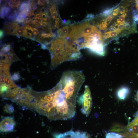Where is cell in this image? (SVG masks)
I'll use <instances>...</instances> for the list:
<instances>
[{
  "mask_svg": "<svg viewBox=\"0 0 138 138\" xmlns=\"http://www.w3.org/2000/svg\"><path fill=\"white\" fill-rule=\"evenodd\" d=\"M70 21H67L66 25L59 28L57 31V35L59 38L69 39L73 32L74 24H70Z\"/></svg>",
  "mask_w": 138,
  "mask_h": 138,
  "instance_id": "cell-5",
  "label": "cell"
},
{
  "mask_svg": "<svg viewBox=\"0 0 138 138\" xmlns=\"http://www.w3.org/2000/svg\"><path fill=\"white\" fill-rule=\"evenodd\" d=\"M40 5H45L46 3V1L45 0H40Z\"/></svg>",
  "mask_w": 138,
  "mask_h": 138,
  "instance_id": "cell-31",
  "label": "cell"
},
{
  "mask_svg": "<svg viewBox=\"0 0 138 138\" xmlns=\"http://www.w3.org/2000/svg\"><path fill=\"white\" fill-rule=\"evenodd\" d=\"M11 7L4 6L1 7L0 10V17L1 18H4L5 16L7 15L11 10Z\"/></svg>",
  "mask_w": 138,
  "mask_h": 138,
  "instance_id": "cell-12",
  "label": "cell"
},
{
  "mask_svg": "<svg viewBox=\"0 0 138 138\" xmlns=\"http://www.w3.org/2000/svg\"><path fill=\"white\" fill-rule=\"evenodd\" d=\"M79 100L82 105V113L86 116H88L91 110L92 101L90 90L88 85L85 86L83 94Z\"/></svg>",
  "mask_w": 138,
  "mask_h": 138,
  "instance_id": "cell-4",
  "label": "cell"
},
{
  "mask_svg": "<svg viewBox=\"0 0 138 138\" xmlns=\"http://www.w3.org/2000/svg\"><path fill=\"white\" fill-rule=\"evenodd\" d=\"M6 77L3 74H0V85L4 84Z\"/></svg>",
  "mask_w": 138,
  "mask_h": 138,
  "instance_id": "cell-26",
  "label": "cell"
},
{
  "mask_svg": "<svg viewBox=\"0 0 138 138\" xmlns=\"http://www.w3.org/2000/svg\"><path fill=\"white\" fill-rule=\"evenodd\" d=\"M27 16L26 15H24L20 12L18 13L17 16L15 19V21L19 23L24 22L27 18Z\"/></svg>",
  "mask_w": 138,
  "mask_h": 138,
  "instance_id": "cell-14",
  "label": "cell"
},
{
  "mask_svg": "<svg viewBox=\"0 0 138 138\" xmlns=\"http://www.w3.org/2000/svg\"><path fill=\"white\" fill-rule=\"evenodd\" d=\"M41 14L39 13L36 15L33 20L30 23L33 24L38 26H42L43 25L44 21L42 19L41 17Z\"/></svg>",
  "mask_w": 138,
  "mask_h": 138,
  "instance_id": "cell-10",
  "label": "cell"
},
{
  "mask_svg": "<svg viewBox=\"0 0 138 138\" xmlns=\"http://www.w3.org/2000/svg\"><path fill=\"white\" fill-rule=\"evenodd\" d=\"M30 30L31 31L32 34L34 36H37L39 34V31L36 28L32 27Z\"/></svg>",
  "mask_w": 138,
  "mask_h": 138,
  "instance_id": "cell-25",
  "label": "cell"
},
{
  "mask_svg": "<svg viewBox=\"0 0 138 138\" xmlns=\"http://www.w3.org/2000/svg\"><path fill=\"white\" fill-rule=\"evenodd\" d=\"M45 91L32 110L51 120L71 119L76 112V105L68 101L58 83Z\"/></svg>",
  "mask_w": 138,
  "mask_h": 138,
  "instance_id": "cell-1",
  "label": "cell"
},
{
  "mask_svg": "<svg viewBox=\"0 0 138 138\" xmlns=\"http://www.w3.org/2000/svg\"><path fill=\"white\" fill-rule=\"evenodd\" d=\"M20 27L16 22H9L7 21L4 24L3 29L6 34L15 35L16 30Z\"/></svg>",
  "mask_w": 138,
  "mask_h": 138,
  "instance_id": "cell-7",
  "label": "cell"
},
{
  "mask_svg": "<svg viewBox=\"0 0 138 138\" xmlns=\"http://www.w3.org/2000/svg\"><path fill=\"white\" fill-rule=\"evenodd\" d=\"M15 125V122L13 117H5L0 122V131L3 132L12 131L13 130Z\"/></svg>",
  "mask_w": 138,
  "mask_h": 138,
  "instance_id": "cell-6",
  "label": "cell"
},
{
  "mask_svg": "<svg viewBox=\"0 0 138 138\" xmlns=\"http://www.w3.org/2000/svg\"><path fill=\"white\" fill-rule=\"evenodd\" d=\"M107 21V20H106V21L102 22L98 25L100 29L103 30L106 29L108 25Z\"/></svg>",
  "mask_w": 138,
  "mask_h": 138,
  "instance_id": "cell-21",
  "label": "cell"
},
{
  "mask_svg": "<svg viewBox=\"0 0 138 138\" xmlns=\"http://www.w3.org/2000/svg\"><path fill=\"white\" fill-rule=\"evenodd\" d=\"M133 11V21L136 23L138 22V13H137L136 11L134 10Z\"/></svg>",
  "mask_w": 138,
  "mask_h": 138,
  "instance_id": "cell-24",
  "label": "cell"
},
{
  "mask_svg": "<svg viewBox=\"0 0 138 138\" xmlns=\"http://www.w3.org/2000/svg\"><path fill=\"white\" fill-rule=\"evenodd\" d=\"M4 109L6 112L10 114L13 112L14 108L12 105L6 104L4 107Z\"/></svg>",
  "mask_w": 138,
  "mask_h": 138,
  "instance_id": "cell-16",
  "label": "cell"
},
{
  "mask_svg": "<svg viewBox=\"0 0 138 138\" xmlns=\"http://www.w3.org/2000/svg\"><path fill=\"white\" fill-rule=\"evenodd\" d=\"M64 138H82V133L79 131L71 130L63 135Z\"/></svg>",
  "mask_w": 138,
  "mask_h": 138,
  "instance_id": "cell-9",
  "label": "cell"
},
{
  "mask_svg": "<svg viewBox=\"0 0 138 138\" xmlns=\"http://www.w3.org/2000/svg\"><path fill=\"white\" fill-rule=\"evenodd\" d=\"M4 84L8 86V89L14 88L17 87L12 80L10 76L6 77Z\"/></svg>",
  "mask_w": 138,
  "mask_h": 138,
  "instance_id": "cell-13",
  "label": "cell"
},
{
  "mask_svg": "<svg viewBox=\"0 0 138 138\" xmlns=\"http://www.w3.org/2000/svg\"><path fill=\"white\" fill-rule=\"evenodd\" d=\"M41 48L45 50V49H47V48L46 47V46L43 44H41Z\"/></svg>",
  "mask_w": 138,
  "mask_h": 138,
  "instance_id": "cell-33",
  "label": "cell"
},
{
  "mask_svg": "<svg viewBox=\"0 0 138 138\" xmlns=\"http://www.w3.org/2000/svg\"><path fill=\"white\" fill-rule=\"evenodd\" d=\"M129 92V90L128 88L122 87L118 90L117 93V95L119 99L124 100L128 95Z\"/></svg>",
  "mask_w": 138,
  "mask_h": 138,
  "instance_id": "cell-8",
  "label": "cell"
},
{
  "mask_svg": "<svg viewBox=\"0 0 138 138\" xmlns=\"http://www.w3.org/2000/svg\"><path fill=\"white\" fill-rule=\"evenodd\" d=\"M8 90L7 85L3 84L0 85V94L2 96H3Z\"/></svg>",
  "mask_w": 138,
  "mask_h": 138,
  "instance_id": "cell-18",
  "label": "cell"
},
{
  "mask_svg": "<svg viewBox=\"0 0 138 138\" xmlns=\"http://www.w3.org/2000/svg\"><path fill=\"white\" fill-rule=\"evenodd\" d=\"M118 5H117L114 7H112L111 8L108 9H106L102 13V15L104 16H108L111 14L113 11V9L115 8Z\"/></svg>",
  "mask_w": 138,
  "mask_h": 138,
  "instance_id": "cell-20",
  "label": "cell"
},
{
  "mask_svg": "<svg viewBox=\"0 0 138 138\" xmlns=\"http://www.w3.org/2000/svg\"><path fill=\"white\" fill-rule=\"evenodd\" d=\"M122 136L115 132H109L107 133L106 138H122Z\"/></svg>",
  "mask_w": 138,
  "mask_h": 138,
  "instance_id": "cell-17",
  "label": "cell"
},
{
  "mask_svg": "<svg viewBox=\"0 0 138 138\" xmlns=\"http://www.w3.org/2000/svg\"><path fill=\"white\" fill-rule=\"evenodd\" d=\"M85 80L81 71L68 70L63 73L58 83L68 101L76 105L78 92Z\"/></svg>",
  "mask_w": 138,
  "mask_h": 138,
  "instance_id": "cell-3",
  "label": "cell"
},
{
  "mask_svg": "<svg viewBox=\"0 0 138 138\" xmlns=\"http://www.w3.org/2000/svg\"><path fill=\"white\" fill-rule=\"evenodd\" d=\"M4 35V31L2 30H0V39H2Z\"/></svg>",
  "mask_w": 138,
  "mask_h": 138,
  "instance_id": "cell-29",
  "label": "cell"
},
{
  "mask_svg": "<svg viewBox=\"0 0 138 138\" xmlns=\"http://www.w3.org/2000/svg\"><path fill=\"white\" fill-rule=\"evenodd\" d=\"M46 46L50 53L52 69L64 62L79 58L71 42L66 39L57 38Z\"/></svg>",
  "mask_w": 138,
  "mask_h": 138,
  "instance_id": "cell-2",
  "label": "cell"
},
{
  "mask_svg": "<svg viewBox=\"0 0 138 138\" xmlns=\"http://www.w3.org/2000/svg\"><path fill=\"white\" fill-rule=\"evenodd\" d=\"M118 34L117 32L115 31H111L110 33V38L115 37Z\"/></svg>",
  "mask_w": 138,
  "mask_h": 138,
  "instance_id": "cell-27",
  "label": "cell"
},
{
  "mask_svg": "<svg viewBox=\"0 0 138 138\" xmlns=\"http://www.w3.org/2000/svg\"><path fill=\"white\" fill-rule=\"evenodd\" d=\"M125 18L121 15L119 17V18L117 20V24L119 25L124 24Z\"/></svg>",
  "mask_w": 138,
  "mask_h": 138,
  "instance_id": "cell-22",
  "label": "cell"
},
{
  "mask_svg": "<svg viewBox=\"0 0 138 138\" xmlns=\"http://www.w3.org/2000/svg\"><path fill=\"white\" fill-rule=\"evenodd\" d=\"M113 18L114 16L113 15H110L108 16L107 17V19L108 21H110L113 19Z\"/></svg>",
  "mask_w": 138,
  "mask_h": 138,
  "instance_id": "cell-30",
  "label": "cell"
},
{
  "mask_svg": "<svg viewBox=\"0 0 138 138\" xmlns=\"http://www.w3.org/2000/svg\"><path fill=\"white\" fill-rule=\"evenodd\" d=\"M24 26L20 27L18 28L15 31V35H17V36H24Z\"/></svg>",
  "mask_w": 138,
  "mask_h": 138,
  "instance_id": "cell-19",
  "label": "cell"
},
{
  "mask_svg": "<svg viewBox=\"0 0 138 138\" xmlns=\"http://www.w3.org/2000/svg\"><path fill=\"white\" fill-rule=\"evenodd\" d=\"M120 12V8L118 7L114 10L113 13V16H116Z\"/></svg>",
  "mask_w": 138,
  "mask_h": 138,
  "instance_id": "cell-28",
  "label": "cell"
},
{
  "mask_svg": "<svg viewBox=\"0 0 138 138\" xmlns=\"http://www.w3.org/2000/svg\"><path fill=\"white\" fill-rule=\"evenodd\" d=\"M20 77L19 73H14L12 76L11 78L13 80H17L19 79Z\"/></svg>",
  "mask_w": 138,
  "mask_h": 138,
  "instance_id": "cell-23",
  "label": "cell"
},
{
  "mask_svg": "<svg viewBox=\"0 0 138 138\" xmlns=\"http://www.w3.org/2000/svg\"><path fill=\"white\" fill-rule=\"evenodd\" d=\"M50 10L53 19L55 20L59 17L57 7L55 4H54L50 8Z\"/></svg>",
  "mask_w": 138,
  "mask_h": 138,
  "instance_id": "cell-11",
  "label": "cell"
},
{
  "mask_svg": "<svg viewBox=\"0 0 138 138\" xmlns=\"http://www.w3.org/2000/svg\"><path fill=\"white\" fill-rule=\"evenodd\" d=\"M32 1H25L23 2L19 6V10L21 12L26 7L31 6Z\"/></svg>",
  "mask_w": 138,
  "mask_h": 138,
  "instance_id": "cell-15",
  "label": "cell"
},
{
  "mask_svg": "<svg viewBox=\"0 0 138 138\" xmlns=\"http://www.w3.org/2000/svg\"><path fill=\"white\" fill-rule=\"evenodd\" d=\"M24 27L26 29L30 30L32 27L29 24L26 25Z\"/></svg>",
  "mask_w": 138,
  "mask_h": 138,
  "instance_id": "cell-32",
  "label": "cell"
},
{
  "mask_svg": "<svg viewBox=\"0 0 138 138\" xmlns=\"http://www.w3.org/2000/svg\"><path fill=\"white\" fill-rule=\"evenodd\" d=\"M135 1L136 4V7L137 10L138 11V0H136Z\"/></svg>",
  "mask_w": 138,
  "mask_h": 138,
  "instance_id": "cell-34",
  "label": "cell"
}]
</instances>
